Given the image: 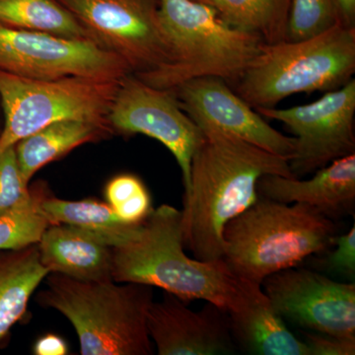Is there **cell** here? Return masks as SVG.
<instances>
[{
    "instance_id": "cell-1",
    "label": "cell",
    "mask_w": 355,
    "mask_h": 355,
    "mask_svg": "<svg viewBox=\"0 0 355 355\" xmlns=\"http://www.w3.org/2000/svg\"><path fill=\"white\" fill-rule=\"evenodd\" d=\"M205 139L191 159L184 193V249L200 261L222 259L226 224L259 200L265 175L293 178L288 159L218 130H202Z\"/></svg>"
},
{
    "instance_id": "cell-2",
    "label": "cell",
    "mask_w": 355,
    "mask_h": 355,
    "mask_svg": "<svg viewBox=\"0 0 355 355\" xmlns=\"http://www.w3.org/2000/svg\"><path fill=\"white\" fill-rule=\"evenodd\" d=\"M112 277L157 287L184 302L205 300L226 313L235 309L247 284L222 259L186 254L182 211L168 205L153 209L130 239L113 248Z\"/></svg>"
},
{
    "instance_id": "cell-3",
    "label": "cell",
    "mask_w": 355,
    "mask_h": 355,
    "mask_svg": "<svg viewBox=\"0 0 355 355\" xmlns=\"http://www.w3.org/2000/svg\"><path fill=\"white\" fill-rule=\"evenodd\" d=\"M37 302L64 315L83 355H151L147 313L153 287L133 282H83L50 272Z\"/></svg>"
},
{
    "instance_id": "cell-4",
    "label": "cell",
    "mask_w": 355,
    "mask_h": 355,
    "mask_svg": "<svg viewBox=\"0 0 355 355\" xmlns=\"http://www.w3.org/2000/svg\"><path fill=\"white\" fill-rule=\"evenodd\" d=\"M334 219L309 205L260 197L226 224L222 260L239 279L254 284L296 268L335 243Z\"/></svg>"
},
{
    "instance_id": "cell-5",
    "label": "cell",
    "mask_w": 355,
    "mask_h": 355,
    "mask_svg": "<svg viewBox=\"0 0 355 355\" xmlns=\"http://www.w3.org/2000/svg\"><path fill=\"white\" fill-rule=\"evenodd\" d=\"M159 16L171 50L164 67L135 76L160 89L200 78L237 83L263 41L226 24L211 6L198 0H159Z\"/></svg>"
},
{
    "instance_id": "cell-6",
    "label": "cell",
    "mask_w": 355,
    "mask_h": 355,
    "mask_svg": "<svg viewBox=\"0 0 355 355\" xmlns=\"http://www.w3.org/2000/svg\"><path fill=\"white\" fill-rule=\"evenodd\" d=\"M355 73V27L338 23L312 38L263 44L235 92L254 109L275 108L298 93L328 92Z\"/></svg>"
},
{
    "instance_id": "cell-7",
    "label": "cell",
    "mask_w": 355,
    "mask_h": 355,
    "mask_svg": "<svg viewBox=\"0 0 355 355\" xmlns=\"http://www.w3.org/2000/svg\"><path fill=\"white\" fill-rule=\"evenodd\" d=\"M121 81L85 77L44 80L0 69L4 113L0 153L57 121H87L111 130L109 114Z\"/></svg>"
},
{
    "instance_id": "cell-8",
    "label": "cell",
    "mask_w": 355,
    "mask_h": 355,
    "mask_svg": "<svg viewBox=\"0 0 355 355\" xmlns=\"http://www.w3.org/2000/svg\"><path fill=\"white\" fill-rule=\"evenodd\" d=\"M0 69L33 79L123 80L127 62L90 38H69L0 24Z\"/></svg>"
},
{
    "instance_id": "cell-9",
    "label": "cell",
    "mask_w": 355,
    "mask_h": 355,
    "mask_svg": "<svg viewBox=\"0 0 355 355\" xmlns=\"http://www.w3.org/2000/svg\"><path fill=\"white\" fill-rule=\"evenodd\" d=\"M89 38L123 58L135 76L164 67L171 50L157 0H55Z\"/></svg>"
},
{
    "instance_id": "cell-10",
    "label": "cell",
    "mask_w": 355,
    "mask_h": 355,
    "mask_svg": "<svg viewBox=\"0 0 355 355\" xmlns=\"http://www.w3.org/2000/svg\"><path fill=\"white\" fill-rule=\"evenodd\" d=\"M254 110L266 119L284 123L294 135L295 153L289 166L296 178L355 153L354 79L310 104Z\"/></svg>"
},
{
    "instance_id": "cell-11",
    "label": "cell",
    "mask_w": 355,
    "mask_h": 355,
    "mask_svg": "<svg viewBox=\"0 0 355 355\" xmlns=\"http://www.w3.org/2000/svg\"><path fill=\"white\" fill-rule=\"evenodd\" d=\"M108 120L111 128L123 135H144L161 142L176 159L188 189L191 159L205 133L181 108L174 90L153 87L128 74L121 81Z\"/></svg>"
},
{
    "instance_id": "cell-12",
    "label": "cell",
    "mask_w": 355,
    "mask_h": 355,
    "mask_svg": "<svg viewBox=\"0 0 355 355\" xmlns=\"http://www.w3.org/2000/svg\"><path fill=\"white\" fill-rule=\"evenodd\" d=\"M261 286L284 319L314 333L355 338L354 282L291 268L266 277Z\"/></svg>"
},
{
    "instance_id": "cell-13",
    "label": "cell",
    "mask_w": 355,
    "mask_h": 355,
    "mask_svg": "<svg viewBox=\"0 0 355 355\" xmlns=\"http://www.w3.org/2000/svg\"><path fill=\"white\" fill-rule=\"evenodd\" d=\"M172 90L181 108L200 130L232 135L289 161L293 157L295 139L275 130L223 79L200 77Z\"/></svg>"
},
{
    "instance_id": "cell-14",
    "label": "cell",
    "mask_w": 355,
    "mask_h": 355,
    "mask_svg": "<svg viewBox=\"0 0 355 355\" xmlns=\"http://www.w3.org/2000/svg\"><path fill=\"white\" fill-rule=\"evenodd\" d=\"M147 329L159 355L234 354L228 314L211 303L195 312L174 294L164 292L147 313Z\"/></svg>"
},
{
    "instance_id": "cell-15",
    "label": "cell",
    "mask_w": 355,
    "mask_h": 355,
    "mask_svg": "<svg viewBox=\"0 0 355 355\" xmlns=\"http://www.w3.org/2000/svg\"><path fill=\"white\" fill-rule=\"evenodd\" d=\"M311 179L265 175L258 183L260 197L284 203H302L331 219L352 214L355 203V153L314 172Z\"/></svg>"
},
{
    "instance_id": "cell-16",
    "label": "cell",
    "mask_w": 355,
    "mask_h": 355,
    "mask_svg": "<svg viewBox=\"0 0 355 355\" xmlns=\"http://www.w3.org/2000/svg\"><path fill=\"white\" fill-rule=\"evenodd\" d=\"M38 247L42 263L49 272L83 282L113 280V248L97 233L65 224H51Z\"/></svg>"
},
{
    "instance_id": "cell-17",
    "label": "cell",
    "mask_w": 355,
    "mask_h": 355,
    "mask_svg": "<svg viewBox=\"0 0 355 355\" xmlns=\"http://www.w3.org/2000/svg\"><path fill=\"white\" fill-rule=\"evenodd\" d=\"M227 314L235 343L248 354L309 355L304 340L289 331L261 284L247 282L241 300Z\"/></svg>"
},
{
    "instance_id": "cell-18",
    "label": "cell",
    "mask_w": 355,
    "mask_h": 355,
    "mask_svg": "<svg viewBox=\"0 0 355 355\" xmlns=\"http://www.w3.org/2000/svg\"><path fill=\"white\" fill-rule=\"evenodd\" d=\"M49 273L38 243L0 251V342L24 317L30 299Z\"/></svg>"
},
{
    "instance_id": "cell-19",
    "label": "cell",
    "mask_w": 355,
    "mask_h": 355,
    "mask_svg": "<svg viewBox=\"0 0 355 355\" xmlns=\"http://www.w3.org/2000/svg\"><path fill=\"white\" fill-rule=\"evenodd\" d=\"M110 130L87 121H62L32 133L14 146L23 178L29 184L33 176L44 166L62 157L76 147L104 137Z\"/></svg>"
},
{
    "instance_id": "cell-20",
    "label": "cell",
    "mask_w": 355,
    "mask_h": 355,
    "mask_svg": "<svg viewBox=\"0 0 355 355\" xmlns=\"http://www.w3.org/2000/svg\"><path fill=\"white\" fill-rule=\"evenodd\" d=\"M37 209L51 224H65L92 231L103 236L112 248L120 246L132 237L139 224L121 220L107 202L87 200H67L35 191Z\"/></svg>"
},
{
    "instance_id": "cell-21",
    "label": "cell",
    "mask_w": 355,
    "mask_h": 355,
    "mask_svg": "<svg viewBox=\"0 0 355 355\" xmlns=\"http://www.w3.org/2000/svg\"><path fill=\"white\" fill-rule=\"evenodd\" d=\"M211 6L226 24L251 33L265 44L286 41L291 0H198Z\"/></svg>"
},
{
    "instance_id": "cell-22",
    "label": "cell",
    "mask_w": 355,
    "mask_h": 355,
    "mask_svg": "<svg viewBox=\"0 0 355 355\" xmlns=\"http://www.w3.org/2000/svg\"><path fill=\"white\" fill-rule=\"evenodd\" d=\"M0 24L69 38H89L83 25L55 0H0Z\"/></svg>"
},
{
    "instance_id": "cell-23",
    "label": "cell",
    "mask_w": 355,
    "mask_h": 355,
    "mask_svg": "<svg viewBox=\"0 0 355 355\" xmlns=\"http://www.w3.org/2000/svg\"><path fill=\"white\" fill-rule=\"evenodd\" d=\"M343 23L336 0H291L286 41H301Z\"/></svg>"
},
{
    "instance_id": "cell-24",
    "label": "cell",
    "mask_w": 355,
    "mask_h": 355,
    "mask_svg": "<svg viewBox=\"0 0 355 355\" xmlns=\"http://www.w3.org/2000/svg\"><path fill=\"white\" fill-rule=\"evenodd\" d=\"M105 198L125 223H141L153 210L150 193L135 175H119L110 180L105 188Z\"/></svg>"
},
{
    "instance_id": "cell-25",
    "label": "cell",
    "mask_w": 355,
    "mask_h": 355,
    "mask_svg": "<svg viewBox=\"0 0 355 355\" xmlns=\"http://www.w3.org/2000/svg\"><path fill=\"white\" fill-rule=\"evenodd\" d=\"M50 225L37 209L36 193L31 202L0 216V251L37 244Z\"/></svg>"
},
{
    "instance_id": "cell-26",
    "label": "cell",
    "mask_w": 355,
    "mask_h": 355,
    "mask_svg": "<svg viewBox=\"0 0 355 355\" xmlns=\"http://www.w3.org/2000/svg\"><path fill=\"white\" fill-rule=\"evenodd\" d=\"M33 200L30 190L18 165L15 146L0 153V216L19 209Z\"/></svg>"
},
{
    "instance_id": "cell-27",
    "label": "cell",
    "mask_w": 355,
    "mask_h": 355,
    "mask_svg": "<svg viewBox=\"0 0 355 355\" xmlns=\"http://www.w3.org/2000/svg\"><path fill=\"white\" fill-rule=\"evenodd\" d=\"M336 249L327 258L329 270L354 282L355 277V226L336 237Z\"/></svg>"
},
{
    "instance_id": "cell-28",
    "label": "cell",
    "mask_w": 355,
    "mask_h": 355,
    "mask_svg": "<svg viewBox=\"0 0 355 355\" xmlns=\"http://www.w3.org/2000/svg\"><path fill=\"white\" fill-rule=\"evenodd\" d=\"M304 343L309 355H354L355 338L308 331Z\"/></svg>"
},
{
    "instance_id": "cell-29",
    "label": "cell",
    "mask_w": 355,
    "mask_h": 355,
    "mask_svg": "<svg viewBox=\"0 0 355 355\" xmlns=\"http://www.w3.org/2000/svg\"><path fill=\"white\" fill-rule=\"evenodd\" d=\"M35 355H65L69 354V345L62 336L48 334L41 336L33 347Z\"/></svg>"
},
{
    "instance_id": "cell-30",
    "label": "cell",
    "mask_w": 355,
    "mask_h": 355,
    "mask_svg": "<svg viewBox=\"0 0 355 355\" xmlns=\"http://www.w3.org/2000/svg\"><path fill=\"white\" fill-rule=\"evenodd\" d=\"M343 22L345 25L354 26L355 0H336Z\"/></svg>"
}]
</instances>
